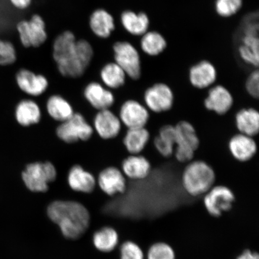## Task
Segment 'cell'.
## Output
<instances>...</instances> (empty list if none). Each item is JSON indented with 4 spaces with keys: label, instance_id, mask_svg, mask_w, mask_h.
<instances>
[{
    "label": "cell",
    "instance_id": "obj_1",
    "mask_svg": "<svg viewBox=\"0 0 259 259\" xmlns=\"http://www.w3.org/2000/svg\"><path fill=\"white\" fill-rule=\"evenodd\" d=\"M93 49L85 40H76L72 32L58 35L53 45V58L64 77L78 78L85 73L93 57Z\"/></svg>",
    "mask_w": 259,
    "mask_h": 259
},
{
    "label": "cell",
    "instance_id": "obj_2",
    "mask_svg": "<svg viewBox=\"0 0 259 259\" xmlns=\"http://www.w3.org/2000/svg\"><path fill=\"white\" fill-rule=\"evenodd\" d=\"M47 215L69 240L76 241L89 231L92 216L82 203L71 200H56L48 204Z\"/></svg>",
    "mask_w": 259,
    "mask_h": 259
},
{
    "label": "cell",
    "instance_id": "obj_3",
    "mask_svg": "<svg viewBox=\"0 0 259 259\" xmlns=\"http://www.w3.org/2000/svg\"><path fill=\"white\" fill-rule=\"evenodd\" d=\"M215 180V173L212 167L202 160L190 161L182 175L184 189L193 197L205 195L214 186Z\"/></svg>",
    "mask_w": 259,
    "mask_h": 259
},
{
    "label": "cell",
    "instance_id": "obj_4",
    "mask_svg": "<svg viewBox=\"0 0 259 259\" xmlns=\"http://www.w3.org/2000/svg\"><path fill=\"white\" fill-rule=\"evenodd\" d=\"M57 170L50 161H37L28 164L22 171L21 177L25 186L31 192L45 193L50 184L57 180Z\"/></svg>",
    "mask_w": 259,
    "mask_h": 259
},
{
    "label": "cell",
    "instance_id": "obj_5",
    "mask_svg": "<svg viewBox=\"0 0 259 259\" xmlns=\"http://www.w3.org/2000/svg\"><path fill=\"white\" fill-rule=\"evenodd\" d=\"M175 128L176 132L175 157L180 163H189L193 160L200 145L199 138L196 129L187 121L178 122Z\"/></svg>",
    "mask_w": 259,
    "mask_h": 259
},
{
    "label": "cell",
    "instance_id": "obj_6",
    "mask_svg": "<svg viewBox=\"0 0 259 259\" xmlns=\"http://www.w3.org/2000/svg\"><path fill=\"white\" fill-rule=\"evenodd\" d=\"M238 51L239 56L245 63L253 67H258L259 41L257 15H250L245 18L242 27L241 45Z\"/></svg>",
    "mask_w": 259,
    "mask_h": 259
},
{
    "label": "cell",
    "instance_id": "obj_7",
    "mask_svg": "<svg viewBox=\"0 0 259 259\" xmlns=\"http://www.w3.org/2000/svg\"><path fill=\"white\" fill-rule=\"evenodd\" d=\"M57 137L66 144L87 141L92 138L94 128L83 115L78 112L66 121L60 123L56 129Z\"/></svg>",
    "mask_w": 259,
    "mask_h": 259
},
{
    "label": "cell",
    "instance_id": "obj_8",
    "mask_svg": "<svg viewBox=\"0 0 259 259\" xmlns=\"http://www.w3.org/2000/svg\"><path fill=\"white\" fill-rule=\"evenodd\" d=\"M115 63L124 71L126 75L133 80L141 76V62L138 52L127 41L116 42L113 45Z\"/></svg>",
    "mask_w": 259,
    "mask_h": 259
},
{
    "label": "cell",
    "instance_id": "obj_9",
    "mask_svg": "<svg viewBox=\"0 0 259 259\" xmlns=\"http://www.w3.org/2000/svg\"><path fill=\"white\" fill-rule=\"evenodd\" d=\"M203 196V205L207 212L215 218L231 210L235 201L234 193L225 186H214Z\"/></svg>",
    "mask_w": 259,
    "mask_h": 259
},
{
    "label": "cell",
    "instance_id": "obj_10",
    "mask_svg": "<svg viewBox=\"0 0 259 259\" xmlns=\"http://www.w3.org/2000/svg\"><path fill=\"white\" fill-rule=\"evenodd\" d=\"M21 44L25 48H37L47 39L45 23L40 15H34L29 21L19 22L16 27Z\"/></svg>",
    "mask_w": 259,
    "mask_h": 259
},
{
    "label": "cell",
    "instance_id": "obj_11",
    "mask_svg": "<svg viewBox=\"0 0 259 259\" xmlns=\"http://www.w3.org/2000/svg\"><path fill=\"white\" fill-rule=\"evenodd\" d=\"M144 100L149 111L159 113L169 111L172 108L175 97L169 85L157 83L145 91Z\"/></svg>",
    "mask_w": 259,
    "mask_h": 259
},
{
    "label": "cell",
    "instance_id": "obj_12",
    "mask_svg": "<svg viewBox=\"0 0 259 259\" xmlns=\"http://www.w3.org/2000/svg\"><path fill=\"white\" fill-rule=\"evenodd\" d=\"M118 116L122 124L128 129L145 127L150 119V112L141 103L131 99L121 105Z\"/></svg>",
    "mask_w": 259,
    "mask_h": 259
},
{
    "label": "cell",
    "instance_id": "obj_13",
    "mask_svg": "<svg viewBox=\"0 0 259 259\" xmlns=\"http://www.w3.org/2000/svg\"><path fill=\"white\" fill-rule=\"evenodd\" d=\"M100 189L109 196L123 194L127 189L126 177L118 167L110 166L100 171L97 180Z\"/></svg>",
    "mask_w": 259,
    "mask_h": 259
},
{
    "label": "cell",
    "instance_id": "obj_14",
    "mask_svg": "<svg viewBox=\"0 0 259 259\" xmlns=\"http://www.w3.org/2000/svg\"><path fill=\"white\" fill-rule=\"evenodd\" d=\"M122 125L118 116L110 109H105L97 113L94 118L93 127L100 138L109 140L118 137Z\"/></svg>",
    "mask_w": 259,
    "mask_h": 259
},
{
    "label": "cell",
    "instance_id": "obj_15",
    "mask_svg": "<svg viewBox=\"0 0 259 259\" xmlns=\"http://www.w3.org/2000/svg\"><path fill=\"white\" fill-rule=\"evenodd\" d=\"M16 81L22 92L32 97L43 95L49 87L46 77L28 69L19 70L16 74Z\"/></svg>",
    "mask_w": 259,
    "mask_h": 259
},
{
    "label": "cell",
    "instance_id": "obj_16",
    "mask_svg": "<svg viewBox=\"0 0 259 259\" xmlns=\"http://www.w3.org/2000/svg\"><path fill=\"white\" fill-rule=\"evenodd\" d=\"M234 102L231 93L224 86L218 85L210 87L204 106L208 111L223 115L232 109Z\"/></svg>",
    "mask_w": 259,
    "mask_h": 259
},
{
    "label": "cell",
    "instance_id": "obj_17",
    "mask_svg": "<svg viewBox=\"0 0 259 259\" xmlns=\"http://www.w3.org/2000/svg\"><path fill=\"white\" fill-rule=\"evenodd\" d=\"M83 96L90 105L99 111L110 109L115 101L111 90L96 82H91L85 87Z\"/></svg>",
    "mask_w": 259,
    "mask_h": 259
},
{
    "label": "cell",
    "instance_id": "obj_18",
    "mask_svg": "<svg viewBox=\"0 0 259 259\" xmlns=\"http://www.w3.org/2000/svg\"><path fill=\"white\" fill-rule=\"evenodd\" d=\"M67 181L71 190L84 194L93 193L97 185V180L93 174L78 164L74 165L70 168Z\"/></svg>",
    "mask_w": 259,
    "mask_h": 259
},
{
    "label": "cell",
    "instance_id": "obj_19",
    "mask_svg": "<svg viewBox=\"0 0 259 259\" xmlns=\"http://www.w3.org/2000/svg\"><path fill=\"white\" fill-rule=\"evenodd\" d=\"M228 146L232 156L240 162L250 160L257 151V145L254 138L239 133L230 139Z\"/></svg>",
    "mask_w": 259,
    "mask_h": 259
},
{
    "label": "cell",
    "instance_id": "obj_20",
    "mask_svg": "<svg viewBox=\"0 0 259 259\" xmlns=\"http://www.w3.org/2000/svg\"><path fill=\"white\" fill-rule=\"evenodd\" d=\"M218 73L212 63L202 61L191 67L189 80L194 88L202 90L211 87L215 82Z\"/></svg>",
    "mask_w": 259,
    "mask_h": 259
},
{
    "label": "cell",
    "instance_id": "obj_21",
    "mask_svg": "<svg viewBox=\"0 0 259 259\" xmlns=\"http://www.w3.org/2000/svg\"><path fill=\"white\" fill-rule=\"evenodd\" d=\"M151 170L150 161L140 154H131L122 162V172L132 180H144Z\"/></svg>",
    "mask_w": 259,
    "mask_h": 259
},
{
    "label": "cell",
    "instance_id": "obj_22",
    "mask_svg": "<svg viewBox=\"0 0 259 259\" xmlns=\"http://www.w3.org/2000/svg\"><path fill=\"white\" fill-rule=\"evenodd\" d=\"M16 121L22 127H27L38 124L41 119L39 105L31 99H24L18 103L15 109Z\"/></svg>",
    "mask_w": 259,
    "mask_h": 259
},
{
    "label": "cell",
    "instance_id": "obj_23",
    "mask_svg": "<svg viewBox=\"0 0 259 259\" xmlns=\"http://www.w3.org/2000/svg\"><path fill=\"white\" fill-rule=\"evenodd\" d=\"M119 241L117 231L111 226L97 230L92 236V244L96 250L102 253H110L115 250Z\"/></svg>",
    "mask_w": 259,
    "mask_h": 259
},
{
    "label": "cell",
    "instance_id": "obj_24",
    "mask_svg": "<svg viewBox=\"0 0 259 259\" xmlns=\"http://www.w3.org/2000/svg\"><path fill=\"white\" fill-rule=\"evenodd\" d=\"M235 124L239 134L254 137L259 132V113L254 108H244L236 113Z\"/></svg>",
    "mask_w": 259,
    "mask_h": 259
},
{
    "label": "cell",
    "instance_id": "obj_25",
    "mask_svg": "<svg viewBox=\"0 0 259 259\" xmlns=\"http://www.w3.org/2000/svg\"><path fill=\"white\" fill-rule=\"evenodd\" d=\"M91 30L97 37L106 38L114 30V19L112 16L104 9H97L90 16Z\"/></svg>",
    "mask_w": 259,
    "mask_h": 259
},
{
    "label": "cell",
    "instance_id": "obj_26",
    "mask_svg": "<svg viewBox=\"0 0 259 259\" xmlns=\"http://www.w3.org/2000/svg\"><path fill=\"white\" fill-rule=\"evenodd\" d=\"M150 132L145 127L128 128L123 144L131 154H140L150 140Z\"/></svg>",
    "mask_w": 259,
    "mask_h": 259
},
{
    "label": "cell",
    "instance_id": "obj_27",
    "mask_svg": "<svg viewBox=\"0 0 259 259\" xmlns=\"http://www.w3.org/2000/svg\"><path fill=\"white\" fill-rule=\"evenodd\" d=\"M46 108L50 117L60 123L72 117L74 113L72 105L63 96L58 95L51 96L48 99Z\"/></svg>",
    "mask_w": 259,
    "mask_h": 259
},
{
    "label": "cell",
    "instance_id": "obj_28",
    "mask_svg": "<svg viewBox=\"0 0 259 259\" xmlns=\"http://www.w3.org/2000/svg\"><path fill=\"white\" fill-rule=\"evenodd\" d=\"M155 149L162 156L170 157L174 154L176 145V132L175 126L165 125L162 127L155 138Z\"/></svg>",
    "mask_w": 259,
    "mask_h": 259
},
{
    "label": "cell",
    "instance_id": "obj_29",
    "mask_svg": "<svg viewBox=\"0 0 259 259\" xmlns=\"http://www.w3.org/2000/svg\"><path fill=\"white\" fill-rule=\"evenodd\" d=\"M123 27L130 34L135 35H143L147 32L150 20L145 13H137L127 11L121 15Z\"/></svg>",
    "mask_w": 259,
    "mask_h": 259
},
{
    "label": "cell",
    "instance_id": "obj_30",
    "mask_svg": "<svg viewBox=\"0 0 259 259\" xmlns=\"http://www.w3.org/2000/svg\"><path fill=\"white\" fill-rule=\"evenodd\" d=\"M126 77L124 71L115 62L106 64L100 72L103 85L109 90L118 89L124 85Z\"/></svg>",
    "mask_w": 259,
    "mask_h": 259
},
{
    "label": "cell",
    "instance_id": "obj_31",
    "mask_svg": "<svg viewBox=\"0 0 259 259\" xmlns=\"http://www.w3.org/2000/svg\"><path fill=\"white\" fill-rule=\"evenodd\" d=\"M142 51L151 56H156L166 47V41L163 35L155 31L147 32L142 38Z\"/></svg>",
    "mask_w": 259,
    "mask_h": 259
},
{
    "label": "cell",
    "instance_id": "obj_32",
    "mask_svg": "<svg viewBox=\"0 0 259 259\" xmlns=\"http://www.w3.org/2000/svg\"><path fill=\"white\" fill-rule=\"evenodd\" d=\"M147 259H176L174 248L167 243L157 242L149 248Z\"/></svg>",
    "mask_w": 259,
    "mask_h": 259
},
{
    "label": "cell",
    "instance_id": "obj_33",
    "mask_svg": "<svg viewBox=\"0 0 259 259\" xmlns=\"http://www.w3.org/2000/svg\"><path fill=\"white\" fill-rule=\"evenodd\" d=\"M143 250L137 243L126 241L119 247V259H145Z\"/></svg>",
    "mask_w": 259,
    "mask_h": 259
},
{
    "label": "cell",
    "instance_id": "obj_34",
    "mask_svg": "<svg viewBox=\"0 0 259 259\" xmlns=\"http://www.w3.org/2000/svg\"><path fill=\"white\" fill-rule=\"evenodd\" d=\"M242 0H217L215 9L223 17H229L237 13L242 7Z\"/></svg>",
    "mask_w": 259,
    "mask_h": 259
},
{
    "label": "cell",
    "instance_id": "obj_35",
    "mask_svg": "<svg viewBox=\"0 0 259 259\" xmlns=\"http://www.w3.org/2000/svg\"><path fill=\"white\" fill-rule=\"evenodd\" d=\"M17 59L14 45L7 40L0 39V66H9Z\"/></svg>",
    "mask_w": 259,
    "mask_h": 259
},
{
    "label": "cell",
    "instance_id": "obj_36",
    "mask_svg": "<svg viewBox=\"0 0 259 259\" xmlns=\"http://www.w3.org/2000/svg\"><path fill=\"white\" fill-rule=\"evenodd\" d=\"M245 89L252 98L258 99L259 96V73L257 70L252 72L245 82Z\"/></svg>",
    "mask_w": 259,
    "mask_h": 259
},
{
    "label": "cell",
    "instance_id": "obj_37",
    "mask_svg": "<svg viewBox=\"0 0 259 259\" xmlns=\"http://www.w3.org/2000/svg\"><path fill=\"white\" fill-rule=\"evenodd\" d=\"M11 5L18 10H25L30 6L32 0H9Z\"/></svg>",
    "mask_w": 259,
    "mask_h": 259
},
{
    "label": "cell",
    "instance_id": "obj_38",
    "mask_svg": "<svg viewBox=\"0 0 259 259\" xmlns=\"http://www.w3.org/2000/svg\"><path fill=\"white\" fill-rule=\"evenodd\" d=\"M236 259H259V255L257 252L247 249L243 251Z\"/></svg>",
    "mask_w": 259,
    "mask_h": 259
}]
</instances>
